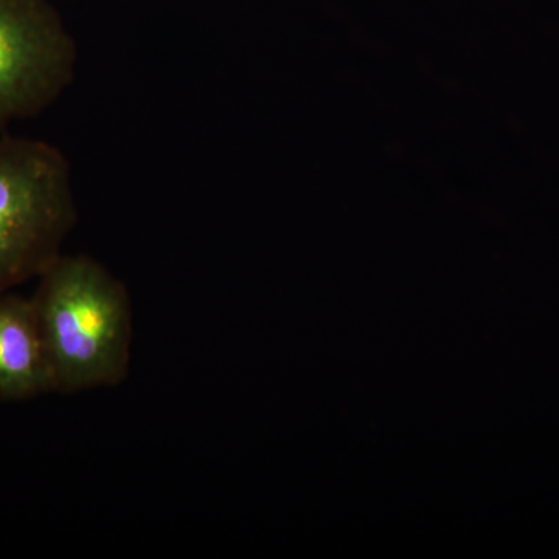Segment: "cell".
Segmentation results:
<instances>
[{"mask_svg":"<svg viewBox=\"0 0 559 559\" xmlns=\"http://www.w3.org/2000/svg\"><path fill=\"white\" fill-rule=\"evenodd\" d=\"M32 297L55 393L114 388L131 369L132 307L127 286L97 260L60 255Z\"/></svg>","mask_w":559,"mask_h":559,"instance_id":"6da1fadb","label":"cell"},{"mask_svg":"<svg viewBox=\"0 0 559 559\" xmlns=\"http://www.w3.org/2000/svg\"><path fill=\"white\" fill-rule=\"evenodd\" d=\"M79 221L68 157L49 142L0 139V294L39 277Z\"/></svg>","mask_w":559,"mask_h":559,"instance_id":"7a4b0ae2","label":"cell"},{"mask_svg":"<svg viewBox=\"0 0 559 559\" xmlns=\"http://www.w3.org/2000/svg\"><path fill=\"white\" fill-rule=\"evenodd\" d=\"M76 61L75 40L46 0H0V127L50 108Z\"/></svg>","mask_w":559,"mask_h":559,"instance_id":"3957f363","label":"cell"},{"mask_svg":"<svg viewBox=\"0 0 559 559\" xmlns=\"http://www.w3.org/2000/svg\"><path fill=\"white\" fill-rule=\"evenodd\" d=\"M53 393L49 360L32 299L0 294V400Z\"/></svg>","mask_w":559,"mask_h":559,"instance_id":"277c9868","label":"cell"}]
</instances>
